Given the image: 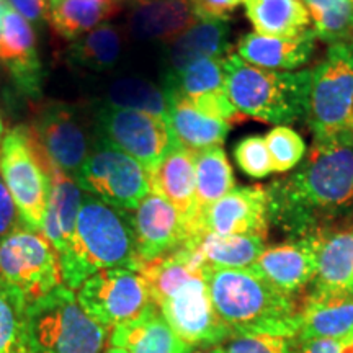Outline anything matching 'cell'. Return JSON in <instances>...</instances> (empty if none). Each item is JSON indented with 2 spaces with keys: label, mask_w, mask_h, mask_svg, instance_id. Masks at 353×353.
Returning a JSON list of instances; mask_svg holds the SVG:
<instances>
[{
  "label": "cell",
  "mask_w": 353,
  "mask_h": 353,
  "mask_svg": "<svg viewBox=\"0 0 353 353\" xmlns=\"http://www.w3.org/2000/svg\"><path fill=\"white\" fill-rule=\"evenodd\" d=\"M270 223L293 239L353 221V134L317 139L301 167L265 185Z\"/></svg>",
  "instance_id": "1"
},
{
  "label": "cell",
  "mask_w": 353,
  "mask_h": 353,
  "mask_svg": "<svg viewBox=\"0 0 353 353\" xmlns=\"http://www.w3.org/2000/svg\"><path fill=\"white\" fill-rule=\"evenodd\" d=\"M203 276L216 312L234 337L245 334L296 337L299 309L293 296L252 268L205 267Z\"/></svg>",
  "instance_id": "2"
},
{
  "label": "cell",
  "mask_w": 353,
  "mask_h": 353,
  "mask_svg": "<svg viewBox=\"0 0 353 353\" xmlns=\"http://www.w3.org/2000/svg\"><path fill=\"white\" fill-rule=\"evenodd\" d=\"M59 263L63 283L72 291L100 270L118 267L138 270L131 211L83 195L72 241Z\"/></svg>",
  "instance_id": "3"
},
{
  "label": "cell",
  "mask_w": 353,
  "mask_h": 353,
  "mask_svg": "<svg viewBox=\"0 0 353 353\" xmlns=\"http://www.w3.org/2000/svg\"><path fill=\"white\" fill-rule=\"evenodd\" d=\"M229 99L247 118L286 126L306 120L312 70H268L229 52L223 57Z\"/></svg>",
  "instance_id": "4"
},
{
  "label": "cell",
  "mask_w": 353,
  "mask_h": 353,
  "mask_svg": "<svg viewBox=\"0 0 353 353\" xmlns=\"http://www.w3.org/2000/svg\"><path fill=\"white\" fill-rule=\"evenodd\" d=\"M34 353H103L108 329L83 311L76 293L61 285L30 303Z\"/></svg>",
  "instance_id": "5"
},
{
  "label": "cell",
  "mask_w": 353,
  "mask_h": 353,
  "mask_svg": "<svg viewBox=\"0 0 353 353\" xmlns=\"http://www.w3.org/2000/svg\"><path fill=\"white\" fill-rule=\"evenodd\" d=\"M306 121L314 141L353 134V41L330 44L312 70Z\"/></svg>",
  "instance_id": "6"
},
{
  "label": "cell",
  "mask_w": 353,
  "mask_h": 353,
  "mask_svg": "<svg viewBox=\"0 0 353 353\" xmlns=\"http://www.w3.org/2000/svg\"><path fill=\"white\" fill-rule=\"evenodd\" d=\"M46 154L30 128L17 126L0 144V172L15 201L21 224L41 232L50 198V175L44 167Z\"/></svg>",
  "instance_id": "7"
},
{
  "label": "cell",
  "mask_w": 353,
  "mask_h": 353,
  "mask_svg": "<svg viewBox=\"0 0 353 353\" xmlns=\"http://www.w3.org/2000/svg\"><path fill=\"white\" fill-rule=\"evenodd\" d=\"M0 280L23 293L28 303L64 285L54 247L43 232L21 223L0 241Z\"/></svg>",
  "instance_id": "8"
},
{
  "label": "cell",
  "mask_w": 353,
  "mask_h": 353,
  "mask_svg": "<svg viewBox=\"0 0 353 353\" xmlns=\"http://www.w3.org/2000/svg\"><path fill=\"white\" fill-rule=\"evenodd\" d=\"M94 125L97 139L136 159L145 172L156 169L179 144L169 120L151 113L103 105Z\"/></svg>",
  "instance_id": "9"
},
{
  "label": "cell",
  "mask_w": 353,
  "mask_h": 353,
  "mask_svg": "<svg viewBox=\"0 0 353 353\" xmlns=\"http://www.w3.org/2000/svg\"><path fill=\"white\" fill-rule=\"evenodd\" d=\"M76 182L88 195L126 211H134L151 193L144 167L100 139L76 175Z\"/></svg>",
  "instance_id": "10"
},
{
  "label": "cell",
  "mask_w": 353,
  "mask_h": 353,
  "mask_svg": "<svg viewBox=\"0 0 353 353\" xmlns=\"http://www.w3.org/2000/svg\"><path fill=\"white\" fill-rule=\"evenodd\" d=\"M77 301L107 329L126 324L152 304L148 283L136 268H107L88 276L77 290Z\"/></svg>",
  "instance_id": "11"
},
{
  "label": "cell",
  "mask_w": 353,
  "mask_h": 353,
  "mask_svg": "<svg viewBox=\"0 0 353 353\" xmlns=\"http://www.w3.org/2000/svg\"><path fill=\"white\" fill-rule=\"evenodd\" d=\"M30 131L52 164L74 179L97 143L95 130L81 108L64 101L39 105Z\"/></svg>",
  "instance_id": "12"
},
{
  "label": "cell",
  "mask_w": 353,
  "mask_h": 353,
  "mask_svg": "<svg viewBox=\"0 0 353 353\" xmlns=\"http://www.w3.org/2000/svg\"><path fill=\"white\" fill-rule=\"evenodd\" d=\"M270 216L265 185L234 188L188 224V242L196 245L208 234L267 237Z\"/></svg>",
  "instance_id": "13"
},
{
  "label": "cell",
  "mask_w": 353,
  "mask_h": 353,
  "mask_svg": "<svg viewBox=\"0 0 353 353\" xmlns=\"http://www.w3.org/2000/svg\"><path fill=\"white\" fill-rule=\"evenodd\" d=\"M157 307L176 337L190 347H213L234 337L216 312L203 275L190 278Z\"/></svg>",
  "instance_id": "14"
},
{
  "label": "cell",
  "mask_w": 353,
  "mask_h": 353,
  "mask_svg": "<svg viewBox=\"0 0 353 353\" xmlns=\"http://www.w3.org/2000/svg\"><path fill=\"white\" fill-rule=\"evenodd\" d=\"M136 263L151 262L188 242L187 221L169 201L149 193L131 213Z\"/></svg>",
  "instance_id": "15"
},
{
  "label": "cell",
  "mask_w": 353,
  "mask_h": 353,
  "mask_svg": "<svg viewBox=\"0 0 353 353\" xmlns=\"http://www.w3.org/2000/svg\"><path fill=\"white\" fill-rule=\"evenodd\" d=\"M317 250L319 232L265 249L250 268L278 290L293 296L296 291L314 281Z\"/></svg>",
  "instance_id": "16"
},
{
  "label": "cell",
  "mask_w": 353,
  "mask_h": 353,
  "mask_svg": "<svg viewBox=\"0 0 353 353\" xmlns=\"http://www.w3.org/2000/svg\"><path fill=\"white\" fill-rule=\"evenodd\" d=\"M0 64L25 95L37 97L41 92L43 68L32 23L10 7L6 8L2 17Z\"/></svg>",
  "instance_id": "17"
},
{
  "label": "cell",
  "mask_w": 353,
  "mask_h": 353,
  "mask_svg": "<svg viewBox=\"0 0 353 353\" xmlns=\"http://www.w3.org/2000/svg\"><path fill=\"white\" fill-rule=\"evenodd\" d=\"M298 342L353 341V293L312 290L299 309Z\"/></svg>",
  "instance_id": "18"
},
{
  "label": "cell",
  "mask_w": 353,
  "mask_h": 353,
  "mask_svg": "<svg viewBox=\"0 0 353 353\" xmlns=\"http://www.w3.org/2000/svg\"><path fill=\"white\" fill-rule=\"evenodd\" d=\"M44 167L50 175V198L41 232L54 247L57 255L63 257L72 241L83 193L76 179L52 164L48 156L44 159Z\"/></svg>",
  "instance_id": "19"
},
{
  "label": "cell",
  "mask_w": 353,
  "mask_h": 353,
  "mask_svg": "<svg viewBox=\"0 0 353 353\" xmlns=\"http://www.w3.org/2000/svg\"><path fill=\"white\" fill-rule=\"evenodd\" d=\"M195 21L190 0H136L126 28L138 41L170 43Z\"/></svg>",
  "instance_id": "20"
},
{
  "label": "cell",
  "mask_w": 353,
  "mask_h": 353,
  "mask_svg": "<svg viewBox=\"0 0 353 353\" xmlns=\"http://www.w3.org/2000/svg\"><path fill=\"white\" fill-rule=\"evenodd\" d=\"M195 157L196 151L179 143L148 172L151 192L169 201L187 221V228L195 214Z\"/></svg>",
  "instance_id": "21"
},
{
  "label": "cell",
  "mask_w": 353,
  "mask_h": 353,
  "mask_svg": "<svg viewBox=\"0 0 353 353\" xmlns=\"http://www.w3.org/2000/svg\"><path fill=\"white\" fill-rule=\"evenodd\" d=\"M231 52L229 23L223 20H196L187 32L167 43L165 79L175 77L201 59H221Z\"/></svg>",
  "instance_id": "22"
},
{
  "label": "cell",
  "mask_w": 353,
  "mask_h": 353,
  "mask_svg": "<svg viewBox=\"0 0 353 353\" xmlns=\"http://www.w3.org/2000/svg\"><path fill=\"white\" fill-rule=\"evenodd\" d=\"M314 30L294 38L265 37L260 33H245L237 41V56L245 63L268 70H291L307 64L316 48Z\"/></svg>",
  "instance_id": "23"
},
{
  "label": "cell",
  "mask_w": 353,
  "mask_h": 353,
  "mask_svg": "<svg viewBox=\"0 0 353 353\" xmlns=\"http://www.w3.org/2000/svg\"><path fill=\"white\" fill-rule=\"evenodd\" d=\"M312 290L353 293V221L319 232Z\"/></svg>",
  "instance_id": "24"
},
{
  "label": "cell",
  "mask_w": 353,
  "mask_h": 353,
  "mask_svg": "<svg viewBox=\"0 0 353 353\" xmlns=\"http://www.w3.org/2000/svg\"><path fill=\"white\" fill-rule=\"evenodd\" d=\"M110 343L128 353H188L192 350V347L176 337L154 303L139 317L113 327Z\"/></svg>",
  "instance_id": "25"
},
{
  "label": "cell",
  "mask_w": 353,
  "mask_h": 353,
  "mask_svg": "<svg viewBox=\"0 0 353 353\" xmlns=\"http://www.w3.org/2000/svg\"><path fill=\"white\" fill-rule=\"evenodd\" d=\"M167 100L169 125L180 144L193 151L223 145L231 131V125L200 113L192 103L179 95H167Z\"/></svg>",
  "instance_id": "26"
},
{
  "label": "cell",
  "mask_w": 353,
  "mask_h": 353,
  "mask_svg": "<svg viewBox=\"0 0 353 353\" xmlns=\"http://www.w3.org/2000/svg\"><path fill=\"white\" fill-rule=\"evenodd\" d=\"M242 3L255 33L265 37L294 38L306 33L311 25L303 0H242Z\"/></svg>",
  "instance_id": "27"
},
{
  "label": "cell",
  "mask_w": 353,
  "mask_h": 353,
  "mask_svg": "<svg viewBox=\"0 0 353 353\" xmlns=\"http://www.w3.org/2000/svg\"><path fill=\"white\" fill-rule=\"evenodd\" d=\"M110 0H51V28L64 39H79L120 10Z\"/></svg>",
  "instance_id": "28"
},
{
  "label": "cell",
  "mask_w": 353,
  "mask_h": 353,
  "mask_svg": "<svg viewBox=\"0 0 353 353\" xmlns=\"http://www.w3.org/2000/svg\"><path fill=\"white\" fill-rule=\"evenodd\" d=\"M123 52V34L118 26L103 23L76 39L68 50V63L76 68L103 72L118 64Z\"/></svg>",
  "instance_id": "29"
},
{
  "label": "cell",
  "mask_w": 353,
  "mask_h": 353,
  "mask_svg": "<svg viewBox=\"0 0 353 353\" xmlns=\"http://www.w3.org/2000/svg\"><path fill=\"white\" fill-rule=\"evenodd\" d=\"M234 190L232 167L221 145L196 151L195 157V214L226 196ZM192 218V219H193ZM190 224V223H188Z\"/></svg>",
  "instance_id": "30"
},
{
  "label": "cell",
  "mask_w": 353,
  "mask_h": 353,
  "mask_svg": "<svg viewBox=\"0 0 353 353\" xmlns=\"http://www.w3.org/2000/svg\"><path fill=\"white\" fill-rule=\"evenodd\" d=\"M28 307L23 293L0 280V353H34Z\"/></svg>",
  "instance_id": "31"
},
{
  "label": "cell",
  "mask_w": 353,
  "mask_h": 353,
  "mask_svg": "<svg viewBox=\"0 0 353 353\" xmlns=\"http://www.w3.org/2000/svg\"><path fill=\"white\" fill-rule=\"evenodd\" d=\"M195 247L206 267L250 268L262 255L265 237L259 236H216L208 234Z\"/></svg>",
  "instance_id": "32"
},
{
  "label": "cell",
  "mask_w": 353,
  "mask_h": 353,
  "mask_svg": "<svg viewBox=\"0 0 353 353\" xmlns=\"http://www.w3.org/2000/svg\"><path fill=\"white\" fill-rule=\"evenodd\" d=\"M105 105L114 108L136 110L169 120V100L164 88L139 77L114 79L107 88Z\"/></svg>",
  "instance_id": "33"
},
{
  "label": "cell",
  "mask_w": 353,
  "mask_h": 353,
  "mask_svg": "<svg viewBox=\"0 0 353 353\" xmlns=\"http://www.w3.org/2000/svg\"><path fill=\"white\" fill-rule=\"evenodd\" d=\"M165 95H179L185 100L226 90L223 57L221 59H201L188 65L175 77L164 81Z\"/></svg>",
  "instance_id": "34"
},
{
  "label": "cell",
  "mask_w": 353,
  "mask_h": 353,
  "mask_svg": "<svg viewBox=\"0 0 353 353\" xmlns=\"http://www.w3.org/2000/svg\"><path fill=\"white\" fill-rule=\"evenodd\" d=\"M314 20V33L335 44L353 38V3L350 0H303Z\"/></svg>",
  "instance_id": "35"
},
{
  "label": "cell",
  "mask_w": 353,
  "mask_h": 353,
  "mask_svg": "<svg viewBox=\"0 0 353 353\" xmlns=\"http://www.w3.org/2000/svg\"><path fill=\"white\" fill-rule=\"evenodd\" d=\"M263 138L275 172L283 174V172L296 169L303 162V159L306 157L304 139L293 128L275 126Z\"/></svg>",
  "instance_id": "36"
},
{
  "label": "cell",
  "mask_w": 353,
  "mask_h": 353,
  "mask_svg": "<svg viewBox=\"0 0 353 353\" xmlns=\"http://www.w3.org/2000/svg\"><path fill=\"white\" fill-rule=\"evenodd\" d=\"M234 159L239 169L252 179H265L275 172L263 136L254 134L241 139L234 145Z\"/></svg>",
  "instance_id": "37"
},
{
  "label": "cell",
  "mask_w": 353,
  "mask_h": 353,
  "mask_svg": "<svg viewBox=\"0 0 353 353\" xmlns=\"http://www.w3.org/2000/svg\"><path fill=\"white\" fill-rule=\"evenodd\" d=\"M290 337L272 334L237 335L226 348L228 353H290Z\"/></svg>",
  "instance_id": "38"
},
{
  "label": "cell",
  "mask_w": 353,
  "mask_h": 353,
  "mask_svg": "<svg viewBox=\"0 0 353 353\" xmlns=\"http://www.w3.org/2000/svg\"><path fill=\"white\" fill-rule=\"evenodd\" d=\"M190 2L196 20L228 21L242 0H190Z\"/></svg>",
  "instance_id": "39"
},
{
  "label": "cell",
  "mask_w": 353,
  "mask_h": 353,
  "mask_svg": "<svg viewBox=\"0 0 353 353\" xmlns=\"http://www.w3.org/2000/svg\"><path fill=\"white\" fill-rule=\"evenodd\" d=\"M21 223L15 201L0 175V241L8 236Z\"/></svg>",
  "instance_id": "40"
},
{
  "label": "cell",
  "mask_w": 353,
  "mask_h": 353,
  "mask_svg": "<svg viewBox=\"0 0 353 353\" xmlns=\"http://www.w3.org/2000/svg\"><path fill=\"white\" fill-rule=\"evenodd\" d=\"M290 353H353V341H307L298 342L291 339Z\"/></svg>",
  "instance_id": "41"
},
{
  "label": "cell",
  "mask_w": 353,
  "mask_h": 353,
  "mask_svg": "<svg viewBox=\"0 0 353 353\" xmlns=\"http://www.w3.org/2000/svg\"><path fill=\"white\" fill-rule=\"evenodd\" d=\"M8 7L19 12L23 19L32 23L48 20L50 17V3L51 0H6Z\"/></svg>",
  "instance_id": "42"
},
{
  "label": "cell",
  "mask_w": 353,
  "mask_h": 353,
  "mask_svg": "<svg viewBox=\"0 0 353 353\" xmlns=\"http://www.w3.org/2000/svg\"><path fill=\"white\" fill-rule=\"evenodd\" d=\"M188 353H228L226 348L223 347H213L210 350H201V352H188Z\"/></svg>",
  "instance_id": "43"
},
{
  "label": "cell",
  "mask_w": 353,
  "mask_h": 353,
  "mask_svg": "<svg viewBox=\"0 0 353 353\" xmlns=\"http://www.w3.org/2000/svg\"><path fill=\"white\" fill-rule=\"evenodd\" d=\"M8 7V3L6 0H0V37H2V17H3V12H6V8Z\"/></svg>",
  "instance_id": "44"
},
{
  "label": "cell",
  "mask_w": 353,
  "mask_h": 353,
  "mask_svg": "<svg viewBox=\"0 0 353 353\" xmlns=\"http://www.w3.org/2000/svg\"><path fill=\"white\" fill-rule=\"evenodd\" d=\"M105 353H128V352L123 350V348H120V347H112V345H110V348Z\"/></svg>",
  "instance_id": "45"
},
{
  "label": "cell",
  "mask_w": 353,
  "mask_h": 353,
  "mask_svg": "<svg viewBox=\"0 0 353 353\" xmlns=\"http://www.w3.org/2000/svg\"><path fill=\"white\" fill-rule=\"evenodd\" d=\"M3 131H6V128H3V120L2 117H0V144H2V139H3Z\"/></svg>",
  "instance_id": "46"
},
{
  "label": "cell",
  "mask_w": 353,
  "mask_h": 353,
  "mask_svg": "<svg viewBox=\"0 0 353 353\" xmlns=\"http://www.w3.org/2000/svg\"><path fill=\"white\" fill-rule=\"evenodd\" d=\"M350 2H352V3H353V0H350Z\"/></svg>",
  "instance_id": "47"
},
{
  "label": "cell",
  "mask_w": 353,
  "mask_h": 353,
  "mask_svg": "<svg viewBox=\"0 0 353 353\" xmlns=\"http://www.w3.org/2000/svg\"><path fill=\"white\" fill-rule=\"evenodd\" d=\"M350 41H353V38H352V39H350Z\"/></svg>",
  "instance_id": "48"
},
{
  "label": "cell",
  "mask_w": 353,
  "mask_h": 353,
  "mask_svg": "<svg viewBox=\"0 0 353 353\" xmlns=\"http://www.w3.org/2000/svg\"><path fill=\"white\" fill-rule=\"evenodd\" d=\"M132 2H136V0H132Z\"/></svg>",
  "instance_id": "49"
}]
</instances>
